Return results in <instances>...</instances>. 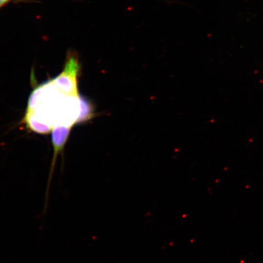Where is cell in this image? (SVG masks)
I'll use <instances>...</instances> for the list:
<instances>
[{
    "mask_svg": "<svg viewBox=\"0 0 263 263\" xmlns=\"http://www.w3.org/2000/svg\"><path fill=\"white\" fill-rule=\"evenodd\" d=\"M79 71L78 59L69 57L63 73L52 80L54 86L65 95L78 96L77 76Z\"/></svg>",
    "mask_w": 263,
    "mask_h": 263,
    "instance_id": "1",
    "label": "cell"
},
{
    "mask_svg": "<svg viewBox=\"0 0 263 263\" xmlns=\"http://www.w3.org/2000/svg\"><path fill=\"white\" fill-rule=\"evenodd\" d=\"M71 129V127L64 126V125H58V126L54 127V129H52L51 140L52 146H53L54 148V154L53 157H52L50 171H49L47 189H46L44 209V214L47 209L49 190H50L52 175L54 174L58 156L59 154L64 152V147L66 143H67L69 135H70Z\"/></svg>",
    "mask_w": 263,
    "mask_h": 263,
    "instance_id": "2",
    "label": "cell"
},
{
    "mask_svg": "<svg viewBox=\"0 0 263 263\" xmlns=\"http://www.w3.org/2000/svg\"><path fill=\"white\" fill-rule=\"evenodd\" d=\"M25 121L28 127L35 133L45 134L49 133L51 130L50 126L37 119L31 111L26 112Z\"/></svg>",
    "mask_w": 263,
    "mask_h": 263,
    "instance_id": "3",
    "label": "cell"
},
{
    "mask_svg": "<svg viewBox=\"0 0 263 263\" xmlns=\"http://www.w3.org/2000/svg\"><path fill=\"white\" fill-rule=\"evenodd\" d=\"M81 112L77 123L86 122L91 119L93 115V107L88 99L80 96Z\"/></svg>",
    "mask_w": 263,
    "mask_h": 263,
    "instance_id": "4",
    "label": "cell"
},
{
    "mask_svg": "<svg viewBox=\"0 0 263 263\" xmlns=\"http://www.w3.org/2000/svg\"><path fill=\"white\" fill-rule=\"evenodd\" d=\"M10 1V0H0V8L3 7Z\"/></svg>",
    "mask_w": 263,
    "mask_h": 263,
    "instance_id": "5",
    "label": "cell"
}]
</instances>
